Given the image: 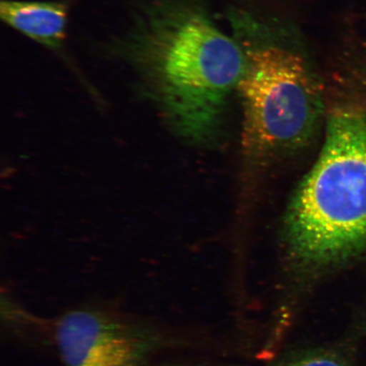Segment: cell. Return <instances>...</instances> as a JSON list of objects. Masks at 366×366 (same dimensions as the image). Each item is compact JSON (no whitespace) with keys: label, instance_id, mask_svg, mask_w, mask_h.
<instances>
[{"label":"cell","instance_id":"cell-1","mask_svg":"<svg viewBox=\"0 0 366 366\" xmlns=\"http://www.w3.org/2000/svg\"><path fill=\"white\" fill-rule=\"evenodd\" d=\"M117 54L180 129L216 130L245 66L244 52L195 0H150L136 12Z\"/></svg>","mask_w":366,"mask_h":366},{"label":"cell","instance_id":"cell-2","mask_svg":"<svg viewBox=\"0 0 366 366\" xmlns=\"http://www.w3.org/2000/svg\"><path fill=\"white\" fill-rule=\"evenodd\" d=\"M288 251L296 267L319 273L366 247V112L333 109L317 162L288 209Z\"/></svg>","mask_w":366,"mask_h":366},{"label":"cell","instance_id":"cell-3","mask_svg":"<svg viewBox=\"0 0 366 366\" xmlns=\"http://www.w3.org/2000/svg\"><path fill=\"white\" fill-rule=\"evenodd\" d=\"M230 22L245 58L237 92L247 148L265 154L300 147L324 111L322 81L308 50L290 27L241 11L230 14Z\"/></svg>","mask_w":366,"mask_h":366},{"label":"cell","instance_id":"cell-4","mask_svg":"<svg viewBox=\"0 0 366 366\" xmlns=\"http://www.w3.org/2000/svg\"><path fill=\"white\" fill-rule=\"evenodd\" d=\"M162 340L150 327L90 309L69 311L56 329L65 366H146Z\"/></svg>","mask_w":366,"mask_h":366},{"label":"cell","instance_id":"cell-5","mask_svg":"<svg viewBox=\"0 0 366 366\" xmlns=\"http://www.w3.org/2000/svg\"><path fill=\"white\" fill-rule=\"evenodd\" d=\"M69 10L67 0H2L0 17L34 42L58 51L66 39Z\"/></svg>","mask_w":366,"mask_h":366},{"label":"cell","instance_id":"cell-6","mask_svg":"<svg viewBox=\"0 0 366 366\" xmlns=\"http://www.w3.org/2000/svg\"><path fill=\"white\" fill-rule=\"evenodd\" d=\"M273 366H351L345 357L328 350H311L287 357Z\"/></svg>","mask_w":366,"mask_h":366}]
</instances>
